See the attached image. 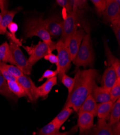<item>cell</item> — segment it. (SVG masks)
Wrapping results in <instances>:
<instances>
[{"mask_svg": "<svg viewBox=\"0 0 120 135\" xmlns=\"http://www.w3.org/2000/svg\"><path fill=\"white\" fill-rule=\"evenodd\" d=\"M94 116L88 112L78 113L77 126L80 131V135L89 131L94 127Z\"/></svg>", "mask_w": 120, "mask_h": 135, "instance_id": "obj_12", "label": "cell"}, {"mask_svg": "<svg viewBox=\"0 0 120 135\" xmlns=\"http://www.w3.org/2000/svg\"><path fill=\"white\" fill-rule=\"evenodd\" d=\"M47 30L52 37H58L62 33L63 21L58 15H53L45 20Z\"/></svg>", "mask_w": 120, "mask_h": 135, "instance_id": "obj_11", "label": "cell"}, {"mask_svg": "<svg viewBox=\"0 0 120 135\" xmlns=\"http://www.w3.org/2000/svg\"><path fill=\"white\" fill-rule=\"evenodd\" d=\"M72 10H82L88 7V2L85 0H74L71 1Z\"/></svg>", "mask_w": 120, "mask_h": 135, "instance_id": "obj_31", "label": "cell"}, {"mask_svg": "<svg viewBox=\"0 0 120 135\" xmlns=\"http://www.w3.org/2000/svg\"><path fill=\"white\" fill-rule=\"evenodd\" d=\"M91 95L96 103H103L109 102L111 100L110 91L95 84L93 88Z\"/></svg>", "mask_w": 120, "mask_h": 135, "instance_id": "obj_16", "label": "cell"}, {"mask_svg": "<svg viewBox=\"0 0 120 135\" xmlns=\"http://www.w3.org/2000/svg\"><path fill=\"white\" fill-rule=\"evenodd\" d=\"M56 84H57V77H54L48 80L41 85L37 87V93L38 98H46L51 91L52 88Z\"/></svg>", "mask_w": 120, "mask_h": 135, "instance_id": "obj_18", "label": "cell"}, {"mask_svg": "<svg viewBox=\"0 0 120 135\" xmlns=\"http://www.w3.org/2000/svg\"><path fill=\"white\" fill-rule=\"evenodd\" d=\"M113 135H120V123L118 122L112 126Z\"/></svg>", "mask_w": 120, "mask_h": 135, "instance_id": "obj_38", "label": "cell"}, {"mask_svg": "<svg viewBox=\"0 0 120 135\" xmlns=\"http://www.w3.org/2000/svg\"><path fill=\"white\" fill-rule=\"evenodd\" d=\"M117 77L112 66H109L105 71L101 80V86L110 91L115 84Z\"/></svg>", "mask_w": 120, "mask_h": 135, "instance_id": "obj_15", "label": "cell"}, {"mask_svg": "<svg viewBox=\"0 0 120 135\" xmlns=\"http://www.w3.org/2000/svg\"><path fill=\"white\" fill-rule=\"evenodd\" d=\"M24 35L25 38L37 36L48 45L52 52L56 49V43L52 41L46 28L45 21L41 17L32 18L27 21Z\"/></svg>", "mask_w": 120, "mask_h": 135, "instance_id": "obj_2", "label": "cell"}, {"mask_svg": "<svg viewBox=\"0 0 120 135\" xmlns=\"http://www.w3.org/2000/svg\"><path fill=\"white\" fill-rule=\"evenodd\" d=\"M105 54L107 57L108 64L109 66H112L117 75V78H120V61L116 58L112 54L109 47H108L106 41H104Z\"/></svg>", "mask_w": 120, "mask_h": 135, "instance_id": "obj_17", "label": "cell"}, {"mask_svg": "<svg viewBox=\"0 0 120 135\" xmlns=\"http://www.w3.org/2000/svg\"><path fill=\"white\" fill-rule=\"evenodd\" d=\"M57 3L60 7L64 8L68 13L71 12L72 11V7L71 1L68 0H57Z\"/></svg>", "mask_w": 120, "mask_h": 135, "instance_id": "obj_34", "label": "cell"}, {"mask_svg": "<svg viewBox=\"0 0 120 135\" xmlns=\"http://www.w3.org/2000/svg\"><path fill=\"white\" fill-rule=\"evenodd\" d=\"M0 95L15 101L17 100V97L10 91L8 85L7 81L2 75L1 73H0Z\"/></svg>", "mask_w": 120, "mask_h": 135, "instance_id": "obj_24", "label": "cell"}, {"mask_svg": "<svg viewBox=\"0 0 120 135\" xmlns=\"http://www.w3.org/2000/svg\"><path fill=\"white\" fill-rule=\"evenodd\" d=\"M97 108V104L90 94L85 99L84 103L78 110V113L80 112H88L92 114L94 116H96V111Z\"/></svg>", "mask_w": 120, "mask_h": 135, "instance_id": "obj_19", "label": "cell"}, {"mask_svg": "<svg viewBox=\"0 0 120 135\" xmlns=\"http://www.w3.org/2000/svg\"><path fill=\"white\" fill-rule=\"evenodd\" d=\"M97 75V71L93 69L76 70L75 83L72 90L68 95L64 108H71L78 112L85 99L91 94Z\"/></svg>", "mask_w": 120, "mask_h": 135, "instance_id": "obj_1", "label": "cell"}, {"mask_svg": "<svg viewBox=\"0 0 120 135\" xmlns=\"http://www.w3.org/2000/svg\"><path fill=\"white\" fill-rule=\"evenodd\" d=\"M84 12L82 10H72L68 13L66 17L63 21L62 33L61 40L66 46L70 38L77 28L82 19Z\"/></svg>", "mask_w": 120, "mask_h": 135, "instance_id": "obj_4", "label": "cell"}, {"mask_svg": "<svg viewBox=\"0 0 120 135\" xmlns=\"http://www.w3.org/2000/svg\"><path fill=\"white\" fill-rule=\"evenodd\" d=\"M0 73H1L2 75L4 77L5 79L7 81H16L17 79L14 77L13 75H11L6 69L0 66Z\"/></svg>", "mask_w": 120, "mask_h": 135, "instance_id": "obj_35", "label": "cell"}, {"mask_svg": "<svg viewBox=\"0 0 120 135\" xmlns=\"http://www.w3.org/2000/svg\"><path fill=\"white\" fill-rule=\"evenodd\" d=\"M112 27L114 32L118 46L120 45V18H117L111 22Z\"/></svg>", "mask_w": 120, "mask_h": 135, "instance_id": "obj_32", "label": "cell"}, {"mask_svg": "<svg viewBox=\"0 0 120 135\" xmlns=\"http://www.w3.org/2000/svg\"><path fill=\"white\" fill-rule=\"evenodd\" d=\"M110 96L111 100L113 103L120 98V78H117L115 84L110 90Z\"/></svg>", "mask_w": 120, "mask_h": 135, "instance_id": "obj_28", "label": "cell"}, {"mask_svg": "<svg viewBox=\"0 0 120 135\" xmlns=\"http://www.w3.org/2000/svg\"><path fill=\"white\" fill-rule=\"evenodd\" d=\"M82 135H113L112 126L106 120L99 119L91 130Z\"/></svg>", "mask_w": 120, "mask_h": 135, "instance_id": "obj_13", "label": "cell"}, {"mask_svg": "<svg viewBox=\"0 0 120 135\" xmlns=\"http://www.w3.org/2000/svg\"><path fill=\"white\" fill-rule=\"evenodd\" d=\"M95 61V55L92 47L90 33L85 34L79 49L75 58L72 61L77 68L83 66L93 67Z\"/></svg>", "mask_w": 120, "mask_h": 135, "instance_id": "obj_3", "label": "cell"}, {"mask_svg": "<svg viewBox=\"0 0 120 135\" xmlns=\"http://www.w3.org/2000/svg\"><path fill=\"white\" fill-rule=\"evenodd\" d=\"M60 128L58 127L52 121L43 127L38 131L37 135H52L59 132Z\"/></svg>", "mask_w": 120, "mask_h": 135, "instance_id": "obj_26", "label": "cell"}, {"mask_svg": "<svg viewBox=\"0 0 120 135\" xmlns=\"http://www.w3.org/2000/svg\"><path fill=\"white\" fill-rule=\"evenodd\" d=\"M61 81L63 85L68 89L69 94H70L75 83L74 78H72L66 74H65L61 78Z\"/></svg>", "mask_w": 120, "mask_h": 135, "instance_id": "obj_29", "label": "cell"}, {"mask_svg": "<svg viewBox=\"0 0 120 135\" xmlns=\"http://www.w3.org/2000/svg\"><path fill=\"white\" fill-rule=\"evenodd\" d=\"M45 60L49 61L52 64H54L56 65L58 64V57L57 55H54L52 54V52L49 53L45 55L44 57Z\"/></svg>", "mask_w": 120, "mask_h": 135, "instance_id": "obj_36", "label": "cell"}, {"mask_svg": "<svg viewBox=\"0 0 120 135\" xmlns=\"http://www.w3.org/2000/svg\"><path fill=\"white\" fill-rule=\"evenodd\" d=\"M98 15L101 16L106 9V0H92Z\"/></svg>", "mask_w": 120, "mask_h": 135, "instance_id": "obj_30", "label": "cell"}, {"mask_svg": "<svg viewBox=\"0 0 120 135\" xmlns=\"http://www.w3.org/2000/svg\"><path fill=\"white\" fill-rule=\"evenodd\" d=\"M17 81L22 85L31 102H36L38 98L37 86L31 78L27 75H23L17 78Z\"/></svg>", "mask_w": 120, "mask_h": 135, "instance_id": "obj_10", "label": "cell"}, {"mask_svg": "<svg viewBox=\"0 0 120 135\" xmlns=\"http://www.w3.org/2000/svg\"><path fill=\"white\" fill-rule=\"evenodd\" d=\"M0 62L5 63L9 62L15 65L9 44L7 42L0 45Z\"/></svg>", "mask_w": 120, "mask_h": 135, "instance_id": "obj_21", "label": "cell"}, {"mask_svg": "<svg viewBox=\"0 0 120 135\" xmlns=\"http://www.w3.org/2000/svg\"><path fill=\"white\" fill-rule=\"evenodd\" d=\"M56 49L58 52V64L56 70L58 73L59 80L61 81L62 76L70 69L72 61L67 48L62 41H59L56 43Z\"/></svg>", "mask_w": 120, "mask_h": 135, "instance_id": "obj_5", "label": "cell"}, {"mask_svg": "<svg viewBox=\"0 0 120 135\" xmlns=\"http://www.w3.org/2000/svg\"><path fill=\"white\" fill-rule=\"evenodd\" d=\"M24 48L30 55L28 59V62L31 66L45 55L52 52L48 45L46 43L41 41H39L37 45L32 47H24Z\"/></svg>", "mask_w": 120, "mask_h": 135, "instance_id": "obj_7", "label": "cell"}, {"mask_svg": "<svg viewBox=\"0 0 120 135\" xmlns=\"http://www.w3.org/2000/svg\"><path fill=\"white\" fill-rule=\"evenodd\" d=\"M21 9L22 8L18 7L10 11L7 9L1 10L2 20L0 23V35L5 34L7 32V27L12 23L16 14L20 12Z\"/></svg>", "mask_w": 120, "mask_h": 135, "instance_id": "obj_14", "label": "cell"}, {"mask_svg": "<svg viewBox=\"0 0 120 135\" xmlns=\"http://www.w3.org/2000/svg\"><path fill=\"white\" fill-rule=\"evenodd\" d=\"M78 130V126L76 125L74 127H73L70 130L66 131V132H58L57 133L53 134L52 135H74L75 133H77V132Z\"/></svg>", "mask_w": 120, "mask_h": 135, "instance_id": "obj_37", "label": "cell"}, {"mask_svg": "<svg viewBox=\"0 0 120 135\" xmlns=\"http://www.w3.org/2000/svg\"><path fill=\"white\" fill-rule=\"evenodd\" d=\"M9 47L12 52L15 65L23 72L25 75H29L31 73L32 68L28 62V60L25 57L19 46L15 42L10 41Z\"/></svg>", "mask_w": 120, "mask_h": 135, "instance_id": "obj_6", "label": "cell"}, {"mask_svg": "<svg viewBox=\"0 0 120 135\" xmlns=\"http://www.w3.org/2000/svg\"><path fill=\"white\" fill-rule=\"evenodd\" d=\"M106 2V9L102 14L104 21L106 22H112L120 18L119 0H107Z\"/></svg>", "mask_w": 120, "mask_h": 135, "instance_id": "obj_9", "label": "cell"}, {"mask_svg": "<svg viewBox=\"0 0 120 135\" xmlns=\"http://www.w3.org/2000/svg\"><path fill=\"white\" fill-rule=\"evenodd\" d=\"M9 89L16 97L22 98L27 97L24 89L22 85L16 81H7Z\"/></svg>", "mask_w": 120, "mask_h": 135, "instance_id": "obj_23", "label": "cell"}, {"mask_svg": "<svg viewBox=\"0 0 120 135\" xmlns=\"http://www.w3.org/2000/svg\"><path fill=\"white\" fill-rule=\"evenodd\" d=\"M120 120V98L114 103L111 113L109 118V122L111 126H113L119 122Z\"/></svg>", "mask_w": 120, "mask_h": 135, "instance_id": "obj_25", "label": "cell"}, {"mask_svg": "<svg viewBox=\"0 0 120 135\" xmlns=\"http://www.w3.org/2000/svg\"><path fill=\"white\" fill-rule=\"evenodd\" d=\"M114 103L112 101H109L97 104L96 116L99 117V119H103L106 121L109 120Z\"/></svg>", "mask_w": 120, "mask_h": 135, "instance_id": "obj_20", "label": "cell"}, {"mask_svg": "<svg viewBox=\"0 0 120 135\" xmlns=\"http://www.w3.org/2000/svg\"><path fill=\"white\" fill-rule=\"evenodd\" d=\"M1 20H2V15H1V13H0V23H1Z\"/></svg>", "mask_w": 120, "mask_h": 135, "instance_id": "obj_39", "label": "cell"}, {"mask_svg": "<svg viewBox=\"0 0 120 135\" xmlns=\"http://www.w3.org/2000/svg\"><path fill=\"white\" fill-rule=\"evenodd\" d=\"M58 73L57 70L53 71L51 70H46L44 73H43L41 77L40 78H39L38 82L42 81L44 79H45V78L49 80L53 77H57V76L58 75Z\"/></svg>", "mask_w": 120, "mask_h": 135, "instance_id": "obj_33", "label": "cell"}, {"mask_svg": "<svg viewBox=\"0 0 120 135\" xmlns=\"http://www.w3.org/2000/svg\"><path fill=\"white\" fill-rule=\"evenodd\" d=\"M0 66L4 68L11 75L15 77L16 79L17 78L24 75V74L18 67L12 64H7V63L0 62Z\"/></svg>", "mask_w": 120, "mask_h": 135, "instance_id": "obj_27", "label": "cell"}, {"mask_svg": "<svg viewBox=\"0 0 120 135\" xmlns=\"http://www.w3.org/2000/svg\"><path fill=\"white\" fill-rule=\"evenodd\" d=\"M85 35V32L84 29L80 28L76 30L66 44V47L69 51L72 61L77 55Z\"/></svg>", "mask_w": 120, "mask_h": 135, "instance_id": "obj_8", "label": "cell"}, {"mask_svg": "<svg viewBox=\"0 0 120 135\" xmlns=\"http://www.w3.org/2000/svg\"><path fill=\"white\" fill-rule=\"evenodd\" d=\"M73 110L71 108L65 107L52 121L59 128L67 120L73 112Z\"/></svg>", "mask_w": 120, "mask_h": 135, "instance_id": "obj_22", "label": "cell"}]
</instances>
